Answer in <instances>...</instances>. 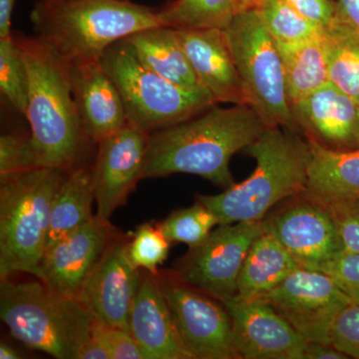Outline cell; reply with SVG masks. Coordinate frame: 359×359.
<instances>
[{"mask_svg": "<svg viewBox=\"0 0 359 359\" xmlns=\"http://www.w3.org/2000/svg\"><path fill=\"white\" fill-rule=\"evenodd\" d=\"M266 126L250 106L218 104L149 136L142 180L197 175L224 190L236 183L231 157L245 150Z\"/></svg>", "mask_w": 359, "mask_h": 359, "instance_id": "cell-1", "label": "cell"}, {"mask_svg": "<svg viewBox=\"0 0 359 359\" xmlns=\"http://www.w3.org/2000/svg\"><path fill=\"white\" fill-rule=\"evenodd\" d=\"M29 76L25 117L41 167L70 172L84 166L90 138L71 90L69 63L36 36L14 34Z\"/></svg>", "mask_w": 359, "mask_h": 359, "instance_id": "cell-2", "label": "cell"}, {"mask_svg": "<svg viewBox=\"0 0 359 359\" xmlns=\"http://www.w3.org/2000/svg\"><path fill=\"white\" fill-rule=\"evenodd\" d=\"M245 150L257 163L249 178L218 195L196 197L215 212L219 226L263 221L276 205L306 191L311 148L301 132L266 128Z\"/></svg>", "mask_w": 359, "mask_h": 359, "instance_id": "cell-3", "label": "cell"}, {"mask_svg": "<svg viewBox=\"0 0 359 359\" xmlns=\"http://www.w3.org/2000/svg\"><path fill=\"white\" fill-rule=\"evenodd\" d=\"M35 36L68 63L100 60L111 45L161 25L157 9L130 0H37Z\"/></svg>", "mask_w": 359, "mask_h": 359, "instance_id": "cell-4", "label": "cell"}, {"mask_svg": "<svg viewBox=\"0 0 359 359\" xmlns=\"http://www.w3.org/2000/svg\"><path fill=\"white\" fill-rule=\"evenodd\" d=\"M0 318L16 339L57 359H78L91 337L92 318L81 302L41 280H1Z\"/></svg>", "mask_w": 359, "mask_h": 359, "instance_id": "cell-5", "label": "cell"}, {"mask_svg": "<svg viewBox=\"0 0 359 359\" xmlns=\"http://www.w3.org/2000/svg\"><path fill=\"white\" fill-rule=\"evenodd\" d=\"M68 172L41 167L0 179V278L36 276L54 198Z\"/></svg>", "mask_w": 359, "mask_h": 359, "instance_id": "cell-6", "label": "cell"}, {"mask_svg": "<svg viewBox=\"0 0 359 359\" xmlns=\"http://www.w3.org/2000/svg\"><path fill=\"white\" fill-rule=\"evenodd\" d=\"M100 62L121 95L128 122L149 133L217 104L207 90L182 88L149 69L126 39L108 47Z\"/></svg>", "mask_w": 359, "mask_h": 359, "instance_id": "cell-7", "label": "cell"}, {"mask_svg": "<svg viewBox=\"0 0 359 359\" xmlns=\"http://www.w3.org/2000/svg\"><path fill=\"white\" fill-rule=\"evenodd\" d=\"M224 32L244 86L247 105L266 128L297 130L282 57L257 9L238 11Z\"/></svg>", "mask_w": 359, "mask_h": 359, "instance_id": "cell-8", "label": "cell"}, {"mask_svg": "<svg viewBox=\"0 0 359 359\" xmlns=\"http://www.w3.org/2000/svg\"><path fill=\"white\" fill-rule=\"evenodd\" d=\"M266 230V221L219 224L175 263L180 280L222 302L237 295L243 264L255 240Z\"/></svg>", "mask_w": 359, "mask_h": 359, "instance_id": "cell-9", "label": "cell"}, {"mask_svg": "<svg viewBox=\"0 0 359 359\" xmlns=\"http://www.w3.org/2000/svg\"><path fill=\"white\" fill-rule=\"evenodd\" d=\"M158 278L180 339L192 359H241L224 302L174 273H159Z\"/></svg>", "mask_w": 359, "mask_h": 359, "instance_id": "cell-10", "label": "cell"}, {"mask_svg": "<svg viewBox=\"0 0 359 359\" xmlns=\"http://www.w3.org/2000/svg\"><path fill=\"white\" fill-rule=\"evenodd\" d=\"M308 342L332 344L341 311L353 304L332 276L299 268L263 299Z\"/></svg>", "mask_w": 359, "mask_h": 359, "instance_id": "cell-11", "label": "cell"}, {"mask_svg": "<svg viewBox=\"0 0 359 359\" xmlns=\"http://www.w3.org/2000/svg\"><path fill=\"white\" fill-rule=\"evenodd\" d=\"M264 221L302 268L318 269L342 252L339 231L327 205L308 193L285 200Z\"/></svg>", "mask_w": 359, "mask_h": 359, "instance_id": "cell-12", "label": "cell"}, {"mask_svg": "<svg viewBox=\"0 0 359 359\" xmlns=\"http://www.w3.org/2000/svg\"><path fill=\"white\" fill-rule=\"evenodd\" d=\"M150 133L132 123L98 143L91 169L95 216L109 223L113 212L126 203L127 198L142 180Z\"/></svg>", "mask_w": 359, "mask_h": 359, "instance_id": "cell-13", "label": "cell"}, {"mask_svg": "<svg viewBox=\"0 0 359 359\" xmlns=\"http://www.w3.org/2000/svg\"><path fill=\"white\" fill-rule=\"evenodd\" d=\"M128 242L111 241L78 294L92 320L129 330V318L142 271L128 257Z\"/></svg>", "mask_w": 359, "mask_h": 359, "instance_id": "cell-14", "label": "cell"}, {"mask_svg": "<svg viewBox=\"0 0 359 359\" xmlns=\"http://www.w3.org/2000/svg\"><path fill=\"white\" fill-rule=\"evenodd\" d=\"M241 359H304L308 341L264 299L224 302Z\"/></svg>", "mask_w": 359, "mask_h": 359, "instance_id": "cell-15", "label": "cell"}, {"mask_svg": "<svg viewBox=\"0 0 359 359\" xmlns=\"http://www.w3.org/2000/svg\"><path fill=\"white\" fill-rule=\"evenodd\" d=\"M110 223L94 216L45 250L36 278L49 289L76 297L113 238Z\"/></svg>", "mask_w": 359, "mask_h": 359, "instance_id": "cell-16", "label": "cell"}, {"mask_svg": "<svg viewBox=\"0 0 359 359\" xmlns=\"http://www.w3.org/2000/svg\"><path fill=\"white\" fill-rule=\"evenodd\" d=\"M295 128L311 144L332 151L359 149V105L332 83L292 104Z\"/></svg>", "mask_w": 359, "mask_h": 359, "instance_id": "cell-17", "label": "cell"}, {"mask_svg": "<svg viewBox=\"0 0 359 359\" xmlns=\"http://www.w3.org/2000/svg\"><path fill=\"white\" fill-rule=\"evenodd\" d=\"M71 90L80 122L94 143L128 123L124 103L100 60L69 63Z\"/></svg>", "mask_w": 359, "mask_h": 359, "instance_id": "cell-18", "label": "cell"}, {"mask_svg": "<svg viewBox=\"0 0 359 359\" xmlns=\"http://www.w3.org/2000/svg\"><path fill=\"white\" fill-rule=\"evenodd\" d=\"M189 63L215 102L247 105L244 86L226 32L176 29Z\"/></svg>", "mask_w": 359, "mask_h": 359, "instance_id": "cell-19", "label": "cell"}, {"mask_svg": "<svg viewBox=\"0 0 359 359\" xmlns=\"http://www.w3.org/2000/svg\"><path fill=\"white\" fill-rule=\"evenodd\" d=\"M129 332L145 359H192L180 339L158 275L142 271Z\"/></svg>", "mask_w": 359, "mask_h": 359, "instance_id": "cell-20", "label": "cell"}, {"mask_svg": "<svg viewBox=\"0 0 359 359\" xmlns=\"http://www.w3.org/2000/svg\"><path fill=\"white\" fill-rule=\"evenodd\" d=\"M302 268L278 238L268 230L250 245L238 280L236 299H263L295 269Z\"/></svg>", "mask_w": 359, "mask_h": 359, "instance_id": "cell-21", "label": "cell"}, {"mask_svg": "<svg viewBox=\"0 0 359 359\" xmlns=\"http://www.w3.org/2000/svg\"><path fill=\"white\" fill-rule=\"evenodd\" d=\"M126 39L141 62L156 74L182 88L205 90L198 81L175 28L156 26L135 32Z\"/></svg>", "mask_w": 359, "mask_h": 359, "instance_id": "cell-22", "label": "cell"}, {"mask_svg": "<svg viewBox=\"0 0 359 359\" xmlns=\"http://www.w3.org/2000/svg\"><path fill=\"white\" fill-rule=\"evenodd\" d=\"M311 148L304 192L321 202L359 201V149L332 151L313 144Z\"/></svg>", "mask_w": 359, "mask_h": 359, "instance_id": "cell-23", "label": "cell"}, {"mask_svg": "<svg viewBox=\"0 0 359 359\" xmlns=\"http://www.w3.org/2000/svg\"><path fill=\"white\" fill-rule=\"evenodd\" d=\"M276 45L282 57L290 106L330 83L323 33L306 41Z\"/></svg>", "mask_w": 359, "mask_h": 359, "instance_id": "cell-24", "label": "cell"}, {"mask_svg": "<svg viewBox=\"0 0 359 359\" xmlns=\"http://www.w3.org/2000/svg\"><path fill=\"white\" fill-rule=\"evenodd\" d=\"M94 202L91 170L81 166L68 172L52 205L46 249L93 218Z\"/></svg>", "mask_w": 359, "mask_h": 359, "instance_id": "cell-25", "label": "cell"}, {"mask_svg": "<svg viewBox=\"0 0 359 359\" xmlns=\"http://www.w3.org/2000/svg\"><path fill=\"white\" fill-rule=\"evenodd\" d=\"M330 83L359 100V30L335 18L323 28Z\"/></svg>", "mask_w": 359, "mask_h": 359, "instance_id": "cell-26", "label": "cell"}, {"mask_svg": "<svg viewBox=\"0 0 359 359\" xmlns=\"http://www.w3.org/2000/svg\"><path fill=\"white\" fill-rule=\"evenodd\" d=\"M238 13V0H172L157 8L161 25L175 29L224 30Z\"/></svg>", "mask_w": 359, "mask_h": 359, "instance_id": "cell-27", "label": "cell"}, {"mask_svg": "<svg viewBox=\"0 0 359 359\" xmlns=\"http://www.w3.org/2000/svg\"><path fill=\"white\" fill-rule=\"evenodd\" d=\"M257 9L276 43H297L323 33V28L304 18L285 0H264Z\"/></svg>", "mask_w": 359, "mask_h": 359, "instance_id": "cell-28", "label": "cell"}, {"mask_svg": "<svg viewBox=\"0 0 359 359\" xmlns=\"http://www.w3.org/2000/svg\"><path fill=\"white\" fill-rule=\"evenodd\" d=\"M170 243L185 244L189 248L202 243L219 226V219L207 205L196 200L191 207L177 210L157 224Z\"/></svg>", "mask_w": 359, "mask_h": 359, "instance_id": "cell-29", "label": "cell"}, {"mask_svg": "<svg viewBox=\"0 0 359 359\" xmlns=\"http://www.w3.org/2000/svg\"><path fill=\"white\" fill-rule=\"evenodd\" d=\"M0 90L6 100L25 116L29 95V76L25 58L13 35L0 39Z\"/></svg>", "mask_w": 359, "mask_h": 359, "instance_id": "cell-30", "label": "cell"}, {"mask_svg": "<svg viewBox=\"0 0 359 359\" xmlns=\"http://www.w3.org/2000/svg\"><path fill=\"white\" fill-rule=\"evenodd\" d=\"M171 243L158 224H141L128 242V257L135 268L159 275V266L166 261Z\"/></svg>", "mask_w": 359, "mask_h": 359, "instance_id": "cell-31", "label": "cell"}, {"mask_svg": "<svg viewBox=\"0 0 359 359\" xmlns=\"http://www.w3.org/2000/svg\"><path fill=\"white\" fill-rule=\"evenodd\" d=\"M41 168L30 135L8 133L0 138V179Z\"/></svg>", "mask_w": 359, "mask_h": 359, "instance_id": "cell-32", "label": "cell"}, {"mask_svg": "<svg viewBox=\"0 0 359 359\" xmlns=\"http://www.w3.org/2000/svg\"><path fill=\"white\" fill-rule=\"evenodd\" d=\"M323 203L337 226L342 252L359 254V201Z\"/></svg>", "mask_w": 359, "mask_h": 359, "instance_id": "cell-33", "label": "cell"}, {"mask_svg": "<svg viewBox=\"0 0 359 359\" xmlns=\"http://www.w3.org/2000/svg\"><path fill=\"white\" fill-rule=\"evenodd\" d=\"M91 337L109 351L112 359H145L128 330L92 320Z\"/></svg>", "mask_w": 359, "mask_h": 359, "instance_id": "cell-34", "label": "cell"}, {"mask_svg": "<svg viewBox=\"0 0 359 359\" xmlns=\"http://www.w3.org/2000/svg\"><path fill=\"white\" fill-rule=\"evenodd\" d=\"M316 271L332 276L353 304H359V254L341 252Z\"/></svg>", "mask_w": 359, "mask_h": 359, "instance_id": "cell-35", "label": "cell"}, {"mask_svg": "<svg viewBox=\"0 0 359 359\" xmlns=\"http://www.w3.org/2000/svg\"><path fill=\"white\" fill-rule=\"evenodd\" d=\"M332 344L348 358L359 359V304L347 306L335 321Z\"/></svg>", "mask_w": 359, "mask_h": 359, "instance_id": "cell-36", "label": "cell"}, {"mask_svg": "<svg viewBox=\"0 0 359 359\" xmlns=\"http://www.w3.org/2000/svg\"><path fill=\"white\" fill-rule=\"evenodd\" d=\"M304 18L320 26L327 27L337 18V0H285Z\"/></svg>", "mask_w": 359, "mask_h": 359, "instance_id": "cell-37", "label": "cell"}, {"mask_svg": "<svg viewBox=\"0 0 359 359\" xmlns=\"http://www.w3.org/2000/svg\"><path fill=\"white\" fill-rule=\"evenodd\" d=\"M346 354L339 351L332 344L309 342L304 359H346Z\"/></svg>", "mask_w": 359, "mask_h": 359, "instance_id": "cell-38", "label": "cell"}, {"mask_svg": "<svg viewBox=\"0 0 359 359\" xmlns=\"http://www.w3.org/2000/svg\"><path fill=\"white\" fill-rule=\"evenodd\" d=\"M337 16L359 30V0H337Z\"/></svg>", "mask_w": 359, "mask_h": 359, "instance_id": "cell-39", "label": "cell"}, {"mask_svg": "<svg viewBox=\"0 0 359 359\" xmlns=\"http://www.w3.org/2000/svg\"><path fill=\"white\" fill-rule=\"evenodd\" d=\"M78 359H112L109 351L98 340L90 337L80 349Z\"/></svg>", "mask_w": 359, "mask_h": 359, "instance_id": "cell-40", "label": "cell"}, {"mask_svg": "<svg viewBox=\"0 0 359 359\" xmlns=\"http://www.w3.org/2000/svg\"><path fill=\"white\" fill-rule=\"evenodd\" d=\"M16 0H0V39L13 35L11 18Z\"/></svg>", "mask_w": 359, "mask_h": 359, "instance_id": "cell-41", "label": "cell"}, {"mask_svg": "<svg viewBox=\"0 0 359 359\" xmlns=\"http://www.w3.org/2000/svg\"><path fill=\"white\" fill-rule=\"evenodd\" d=\"M20 358L21 356L20 355V353H18L13 346L1 342V344H0V358L16 359Z\"/></svg>", "mask_w": 359, "mask_h": 359, "instance_id": "cell-42", "label": "cell"}, {"mask_svg": "<svg viewBox=\"0 0 359 359\" xmlns=\"http://www.w3.org/2000/svg\"><path fill=\"white\" fill-rule=\"evenodd\" d=\"M264 0H238V11H247V9L257 8L261 6Z\"/></svg>", "mask_w": 359, "mask_h": 359, "instance_id": "cell-43", "label": "cell"}, {"mask_svg": "<svg viewBox=\"0 0 359 359\" xmlns=\"http://www.w3.org/2000/svg\"><path fill=\"white\" fill-rule=\"evenodd\" d=\"M358 105H359V100H358Z\"/></svg>", "mask_w": 359, "mask_h": 359, "instance_id": "cell-44", "label": "cell"}]
</instances>
